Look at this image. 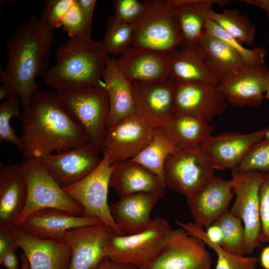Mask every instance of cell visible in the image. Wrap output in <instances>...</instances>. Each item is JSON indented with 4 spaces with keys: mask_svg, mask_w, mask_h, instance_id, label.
<instances>
[{
    "mask_svg": "<svg viewBox=\"0 0 269 269\" xmlns=\"http://www.w3.org/2000/svg\"><path fill=\"white\" fill-rule=\"evenodd\" d=\"M53 31L36 14L22 21L7 40V62L0 70V82L10 96H17L23 109L27 108L40 85L36 78L48 70Z\"/></svg>",
    "mask_w": 269,
    "mask_h": 269,
    "instance_id": "cell-1",
    "label": "cell"
},
{
    "mask_svg": "<svg viewBox=\"0 0 269 269\" xmlns=\"http://www.w3.org/2000/svg\"><path fill=\"white\" fill-rule=\"evenodd\" d=\"M20 151L25 158L59 152L90 142L63 107L56 93L37 91L22 111Z\"/></svg>",
    "mask_w": 269,
    "mask_h": 269,
    "instance_id": "cell-2",
    "label": "cell"
},
{
    "mask_svg": "<svg viewBox=\"0 0 269 269\" xmlns=\"http://www.w3.org/2000/svg\"><path fill=\"white\" fill-rule=\"evenodd\" d=\"M56 63L42 76L43 83L57 91L85 86H104L108 55L102 41L91 36L69 38L55 52Z\"/></svg>",
    "mask_w": 269,
    "mask_h": 269,
    "instance_id": "cell-3",
    "label": "cell"
},
{
    "mask_svg": "<svg viewBox=\"0 0 269 269\" xmlns=\"http://www.w3.org/2000/svg\"><path fill=\"white\" fill-rule=\"evenodd\" d=\"M56 93L71 118L83 128L90 142L101 150L109 111L104 86H85Z\"/></svg>",
    "mask_w": 269,
    "mask_h": 269,
    "instance_id": "cell-4",
    "label": "cell"
},
{
    "mask_svg": "<svg viewBox=\"0 0 269 269\" xmlns=\"http://www.w3.org/2000/svg\"><path fill=\"white\" fill-rule=\"evenodd\" d=\"M19 165L26 182L27 197L16 226L31 213L44 208H54L82 216V207L65 192L37 157L25 158Z\"/></svg>",
    "mask_w": 269,
    "mask_h": 269,
    "instance_id": "cell-5",
    "label": "cell"
},
{
    "mask_svg": "<svg viewBox=\"0 0 269 269\" xmlns=\"http://www.w3.org/2000/svg\"><path fill=\"white\" fill-rule=\"evenodd\" d=\"M147 11L134 25L131 46L169 54L183 45L170 0L145 1Z\"/></svg>",
    "mask_w": 269,
    "mask_h": 269,
    "instance_id": "cell-6",
    "label": "cell"
},
{
    "mask_svg": "<svg viewBox=\"0 0 269 269\" xmlns=\"http://www.w3.org/2000/svg\"><path fill=\"white\" fill-rule=\"evenodd\" d=\"M173 229L163 218L156 217L144 230L132 235L113 233L105 251V257L121 264L143 269L154 258Z\"/></svg>",
    "mask_w": 269,
    "mask_h": 269,
    "instance_id": "cell-7",
    "label": "cell"
},
{
    "mask_svg": "<svg viewBox=\"0 0 269 269\" xmlns=\"http://www.w3.org/2000/svg\"><path fill=\"white\" fill-rule=\"evenodd\" d=\"M231 176L230 181L235 200L229 211L243 222L245 253L248 255L262 243L259 188L264 174L255 170L241 171L234 168L231 170Z\"/></svg>",
    "mask_w": 269,
    "mask_h": 269,
    "instance_id": "cell-8",
    "label": "cell"
},
{
    "mask_svg": "<svg viewBox=\"0 0 269 269\" xmlns=\"http://www.w3.org/2000/svg\"><path fill=\"white\" fill-rule=\"evenodd\" d=\"M113 167L114 164H111L108 157L103 154L101 162L92 172L63 189L82 207V216L99 218L115 234L124 235L112 216L108 203V188Z\"/></svg>",
    "mask_w": 269,
    "mask_h": 269,
    "instance_id": "cell-9",
    "label": "cell"
},
{
    "mask_svg": "<svg viewBox=\"0 0 269 269\" xmlns=\"http://www.w3.org/2000/svg\"><path fill=\"white\" fill-rule=\"evenodd\" d=\"M214 170L199 147L181 149L165 161V185L187 198L215 176Z\"/></svg>",
    "mask_w": 269,
    "mask_h": 269,
    "instance_id": "cell-10",
    "label": "cell"
},
{
    "mask_svg": "<svg viewBox=\"0 0 269 269\" xmlns=\"http://www.w3.org/2000/svg\"><path fill=\"white\" fill-rule=\"evenodd\" d=\"M212 257L199 238L182 228L172 230L166 242L143 269H210Z\"/></svg>",
    "mask_w": 269,
    "mask_h": 269,
    "instance_id": "cell-11",
    "label": "cell"
},
{
    "mask_svg": "<svg viewBox=\"0 0 269 269\" xmlns=\"http://www.w3.org/2000/svg\"><path fill=\"white\" fill-rule=\"evenodd\" d=\"M153 128L137 112L107 129L101 150L111 164L132 159L148 144Z\"/></svg>",
    "mask_w": 269,
    "mask_h": 269,
    "instance_id": "cell-12",
    "label": "cell"
},
{
    "mask_svg": "<svg viewBox=\"0 0 269 269\" xmlns=\"http://www.w3.org/2000/svg\"><path fill=\"white\" fill-rule=\"evenodd\" d=\"M268 137L269 126L249 134L226 132L210 136L199 148L214 169L232 170L256 144Z\"/></svg>",
    "mask_w": 269,
    "mask_h": 269,
    "instance_id": "cell-13",
    "label": "cell"
},
{
    "mask_svg": "<svg viewBox=\"0 0 269 269\" xmlns=\"http://www.w3.org/2000/svg\"><path fill=\"white\" fill-rule=\"evenodd\" d=\"M100 149L91 142L69 150L43 154L37 157L62 187L81 180L100 164Z\"/></svg>",
    "mask_w": 269,
    "mask_h": 269,
    "instance_id": "cell-14",
    "label": "cell"
},
{
    "mask_svg": "<svg viewBox=\"0 0 269 269\" xmlns=\"http://www.w3.org/2000/svg\"><path fill=\"white\" fill-rule=\"evenodd\" d=\"M269 71L265 65L244 64L224 77L217 88L234 107H257L265 98Z\"/></svg>",
    "mask_w": 269,
    "mask_h": 269,
    "instance_id": "cell-15",
    "label": "cell"
},
{
    "mask_svg": "<svg viewBox=\"0 0 269 269\" xmlns=\"http://www.w3.org/2000/svg\"><path fill=\"white\" fill-rule=\"evenodd\" d=\"M132 85L136 112L153 129L163 128L173 114L175 83L167 79Z\"/></svg>",
    "mask_w": 269,
    "mask_h": 269,
    "instance_id": "cell-16",
    "label": "cell"
},
{
    "mask_svg": "<svg viewBox=\"0 0 269 269\" xmlns=\"http://www.w3.org/2000/svg\"><path fill=\"white\" fill-rule=\"evenodd\" d=\"M175 85L173 114L194 116L208 123L227 108L217 86L193 83Z\"/></svg>",
    "mask_w": 269,
    "mask_h": 269,
    "instance_id": "cell-17",
    "label": "cell"
},
{
    "mask_svg": "<svg viewBox=\"0 0 269 269\" xmlns=\"http://www.w3.org/2000/svg\"><path fill=\"white\" fill-rule=\"evenodd\" d=\"M113 233L103 223L67 231L64 241L71 250L69 269H96L106 257V247Z\"/></svg>",
    "mask_w": 269,
    "mask_h": 269,
    "instance_id": "cell-18",
    "label": "cell"
},
{
    "mask_svg": "<svg viewBox=\"0 0 269 269\" xmlns=\"http://www.w3.org/2000/svg\"><path fill=\"white\" fill-rule=\"evenodd\" d=\"M102 223L97 218L74 215L54 208H44L31 213L14 228L38 239L64 242L67 231Z\"/></svg>",
    "mask_w": 269,
    "mask_h": 269,
    "instance_id": "cell-19",
    "label": "cell"
},
{
    "mask_svg": "<svg viewBox=\"0 0 269 269\" xmlns=\"http://www.w3.org/2000/svg\"><path fill=\"white\" fill-rule=\"evenodd\" d=\"M234 193L230 181L214 176L187 198L194 223L207 229L228 210Z\"/></svg>",
    "mask_w": 269,
    "mask_h": 269,
    "instance_id": "cell-20",
    "label": "cell"
},
{
    "mask_svg": "<svg viewBox=\"0 0 269 269\" xmlns=\"http://www.w3.org/2000/svg\"><path fill=\"white\" fill-rule=\"evenodd\" d=\"M120 70L131 82H153L168 79L167 54L131 46L117 59Z\"/></svg>",
    "mask_w": 269,
    "mask_h": 269,
    "instance_id": "cell-21",
    "label": "cell"
},
{
    "mask_svg": "<svg viewBox=\"0 0 269 269\" xmlns=\"http://www.w3.org/2000/svg\"><path fill=\"white\" fill-rule=\"evenodd\" d=\"M10 230L25 255L30 269H69L71 250L66 242L38 239L16 228Z\"/></svg>",
    "mask_w": 269,
    "mask_h": 269,
    "instance_id": "cell-22",
    "label": "cell"
},
{
    "mask_svg": "<svg viewBox=\"0 0 269 269\" xmlns=\"http://www.w3.org/2000/svg\"><path fill=\"white\" fill-rule=\"evenodd\" d=\"M156 193L140 192L120 197L109 206L110 213L124 235L144 230L152 219L150 214L162 197Z\"/></svg>",
    "mask_w": 269,
    "mask_h": 269,
    "instance_id": "cell-23",
    "label": "cell"
},
{
    "mask_svg": "<svg viewBox=\"0 0 269 269\" xmlns=\"http://www.w3.org/2000/svg\"><path fill=\"white\" fill-rule=\"evenodd\" d=\"M27 189L19 165H0V228L16 226L26 205Z\"/></svg>",
    "mask_w": 269,
    "mask_h": 269,
    "instance_id": "cell-24",
    "label": "cell"
},
{
    "mask_svg": "<svg viewBox=\"0 0 269 269\" xmlns=\"http://www.w3.org/2000/svg\"><path fill=\"white\" fill-rule=\"evenodd\" d=\"M103 79L109 100L107 129L136 111L132 82L118 67L116 58L107 56Z\"/></svg>",
    "mask_w": 269,
    "mask_h": 269,
    "instance_id": "cell-25",
    "label": "cell"
},
{
    "mask_svg": "<svg viewBox=\"0 0 269 269\" xmlns=\"http://www.w3.org/2000/svg\"><path fill=\"white\" fill-rule=\"evenodd\" d=\"M168 55V79L174 83H204L217 86L220 82L205 61L199 44L183 46Z\"/></svg>",
    "mask_w": 269,
    "mask_h": 269,
    "instance_id": "cell-26",
    "label": "cell"
},
{
    "mask_svg": "<svg viewBox=\"0 0 269 269\" xmlns=\"http://www.w3.org/2000/svg\"><path fill=\"white\" fill-rule=\"evenodd\" d=\"M110 187L120 197L140 192L156 193L163 196L166 187L155 174L130 159L114 164Z\"/></svg>",
    "mask_w": 269,
    "mask_h": 269,
    "instance_id": "cell-27",
    "label": "cell"
},
{
    "mask_svg": "<svg viewBox=\"0 0 269 269\" xmlns=\"http://www.w3.org/2000/svg\"><path fill=\"white\" fill-rule=\"evenodd\" d=\"M170 2L178 20L183 46H195L199 44L211 6L214 4L225 5L230 1L170 0Z\"/></svg>",
    "mask_w": 269,
    "mask_h": 269,
    "instance_id": "cell-28",
    "label": "cell"
},
{
    "mask_svg": "<svg viewBox=\"0 0 269 269\" xmlns=\"http://www.w3.org/2000/svg\"><path fill=\"white\" fill-rule=\"evenodd\" d=\"M162 129L181 150L199 147L211 135L214 127L196 117L173 114Z\"/></svg>",
    "mask_w": 269,
    "mask_h": 269,
    "instance_id": "cell-29",
    "label": "cell"
},
{
    "mask_svg": "<svg viewBox=\"0 0 269 269\" xmlns=\"http://www.w3.org/2000/svg\"><path fill=\"white\" fill-rule=\"evenodd\" d=\"M199 45L205 61L220 81L230 72L245 64L234 48L205 30Z\"/></svg>",
    "mask_w": 269,
    "mask_h": 269,
    "instance_id": "cell-30",
    "label": "cell"
},
{
    "mask_svg": "<svg viewBox=\"0 0 269 269\" xmlns=\"http://www.w3.org/2000/svg\"><path fill=\"white\" fill-rule=\"evenodd\" d=\"M180 149L169 138L162 128L153 129L151 139L145 147L135 157L134 161L155 174L165 187L163 168L168 155Z\"/></svg>",
    "mask_w": 269,
    "mask_h": 269,
    "instance_id": "cell-31",
    "label": "cell"
},
{
    "mask_svg": "<svg viewBox=\"0 0 269 269\" xmlns=\"http://www.w3.org/2000/svg\"><path fill=\"white\" fill-rule=\"evenodd\" d=\"M176 224L190 236L201 239L217 254L215 269H256L259 259L254 256L240 257L227 252L219 245L212 241L203 228L195 223H186L176 220Z\"/></svg>",
    "mask_w": 269,
    "mask_h": 269,
    "instance_id": "cell-32",
    "label": "cell"
},
{
    "mask_svg": "<svg viewBox=\"0 0 269 269\" xmlns=\"http://www.w3.org/2000/svg\"><path fill=\"white\" fill-rule=\"evenodd\" d=\"M208 17L242 44H253L256 32L255 27L239 10L228 9L218 13L211 9Z\"/></svg>",
    "mask_w": 269,
    "mask_h": 269,
    "instance_id": "cell-33",
    "label": "cell"
},
{
    "mask_svg": "<svg viewBox=\"0 0 269 269\" xmlns=\"http://www.w3.org/2000/svg\"><path fill=\"white\" fill-rule=\"evenodd\" d=\"M214 224L221 232L222 239L220 246L233 255L245 257V234L242 220L233 216L228 210Z\"/></svg>",
    "mask_w": 269,
    "mask_h": 269,
    "instance_id": "cell-34",
    "label": "cell"
},
{
    "mask_svg": "<svg viewBox=\"0 0 269 269\" xmlns=\"http://www.w3.org/2000/svg\"><path fill=\"white\" fill-rule=\"evenodd\" d=\"M106 32L101 41L108 55H121L131 46L134 25L123 23L114 15L105 22Z\"/></svg>",
    "mask_w": 269,
    "mask_h": 269,
    "instance_id": "cell-35",
    "label": "cell"
},
{
    "mask_svg": "<svg viewBox=\"0 0 269 269\" xmlns=\"http://www.w3.org/2000/svg\"><path fill=\"white\" fill-rule=\"evenodd\" d=\"M204 30L213 35L224 40L240 55L244 63L248 65H265V57L266 50L260 47L249 49L243 44L232 37L213 21L208 18L205 23Z\"/></svg>",
    "mask_w": 269,
    "mask_h": 269,
    "instance_id": "cell-36",
    "label": "cell"
},
{
    "mask_svg": "<svg viewBox=\"0 0 269 269\" xmlns=\"http://www.w3.org/2000/svg\"><path fill=\"white\" fill-rule=\"evenodd\" d=\"M20 100L17 96H10L0 105V142H11L21 148L20 137L18 136L10 126V120L16 117L22 120L20 109Z\"/></svg>",
    "mask_w": 269,
    "mask_h": 269,
    "instance_id": "cell-37",
    "label": "cell"
},
{
    "mask_svg": "<svg viewBox=\"0 0 269 269\" xmlns=\"http://www.w3.org/2000/svg\"><path fill=\"white\" fill-rule=\"evenodd\" d=\"M241 171L255 170L269 173V137L256 144L236 167Z\"/></svg>",
    "mask_w": 269,
    "mask_h": 269,
    "instance_id": "cell-38",
    "label": "cell"
},
{
    "mask_svg": "<svg viewBox=\"0 0 269 269\" xmlns=\"http://www.w3.org/2000/svg\"><path fill=\"white\" fill-rule=\"evenodd\" d=\"M115 17L126 24L135 25L144 16L147 11L145 2L137 0H112Z\"/></svg>",
    "mask_w": 269,
    "mask_h": 269,
    "instance_id": "cell-39",
    "label": "cell"
},
{
    "mask_svg": "<svg viewBox=\"0 0 269 269\" xmlns=\"http://www.w3.org/2000/svg\"><path fill=\"white\" fill-rule=\"evenodd\" d=\"M75 0H48L44 2L39 20L54 31L61 26V20Z\"/></svg>",
    "mask_w": 269,
    "mask_h": 269,
    "instance_id": "cell-40",
    "label": "cell"
},
{
    "mask_svg": "<svg viewBox=\"0 0 269 269\" xmlns=\"http://www.w3.org/2000/svg\"><path fill=\"white\" fill-rule=\"evenodd\" d=\"M61 26L69 38L91 36L86 32L84 17L77 0L63 17Z\"/></svg>",
    "mask_w": 269,
    "mask_h": 269,
    "instance_id": "cell-41",
    "label": "cell"
},
{
    "mask_svg": "<svg viewBox=\"0 0 269 269\" xmlns=\"http://www.w3.org/2000/svg\"><path fill=\"white\" fill-rule=\"evenodd\" d=\"M262 243H269V173L264 174L259 188Z\"/></svg>",
    "mask_w": 269,
    "mask_h": 269,
    "instance_id": "cell-42",
    "label": "cell"
},
{
    "mask_svg": "<svg viewBox=\"0 0 269 269\" xmlns=\"http://www.w3.org/2000/svg\"><path fill=\"white\" fill-rule=\"evenodd\" d=\"M18 248L10 229L0 228V258L9 252H15Z\"/></svg>",
    "mask_w": 269,
    "mask_h": 269,
    "instance_id": "cell-43",
    "label": "cell"
},
{
    "mask_svg": "<svg viewBox=\"0 0 269 269\" xmlns=\"http://www.w3.org/2000/svg\"><path fill=\"white\" fill-rule=\"evenodd\" d=\"M81 10L87 34L91 36L92 31V15L96 0H77Z\"/></svg>",
    "mask_w": 269,
    "mask_h": 269,
    "instance_id": "cell-44",
    "label": "cell"
},
{
    "mask_svg": "<svg viewBox=\"0 0 269 269\" xmlns=\"http://www.w3.org/2000/svg\"><path fill=\"white\" fill-rule=\"evenodd\" d=\"M0 264L6 269H18V260L15 252H9L0 258Z\"/></svg>",
    "mask_w": 269,
    "mask_h": 269,
    "instance_id": "cell-45",
    "label": "cell"
},
{
    "mask_svg": "<svg viewBox=\"0 0 269 269\" xmlns=\"http://www.w3.org/2000/svg\"><path fill=\"white\" fill-rule=\"evenodd\" d=\"M96 269H138L135 266L127 264H121L114 262L108 258L105 257L100 262Z\"/></svg>",
    "mask_w": 269,
    "mask_h": 269,
    "instance_id": "cell-46",
    "label": "cell"
},
{
    "mask_svg": "<svg viewBox=\"0 0 269 269\" xmlns=\"http://www.w3.org/2000/svg\"><path fill=\"white\" fill-rule=\"evenodd\" d=\"M206 229V233L209 238L213 242L218 245H220L222 242V234L219 227L216 224H213Z\"/></svg>",
    "mask_w": 269,
    "mask_h": 269,
    "instance_id": "cell-47",
    "label": "cell"
},
{
    "mask_svg": "<svg viewBox=\"0 0 269 269\" xmlns=\"http://www.w3.org/2000/svg\"><path fill=\"white\" fill-rule=\"evenodd\" d=\"M246 3L258 6L267 12V17L269 21V0H243Z\"/></svg>",
    "mask_w": 269,
    "mask_h": 269,
    "instance_id": "cell-48",
    "label": "cell"
},
{
    "mask_svg": "<svg viewBox=\"0 0 269 269\" xmlns=\"http://www.w3.org/2000/svg\"><path fill=\"white\" fill-rule=\"evenodd\" d=\"M260 262L264 269H269V246L263 249L260 255Z\"/></svg>",
    "mask_w": 269,
    "mask_h": 269,
    "instance_id": "cell-49",
    "label": "cell"
},
{
    "mask_svg": "<svg viewBox=\"0 0 269 269\" xmlns=\"http://www.w3.org/2000/svg\"><path fill=\"white\" fill-rule=\"evenodd\" d=\"M20 259L21 263L20 269H30L29 262L24 253L20 254Z\"/></svg>",
    "mask_w": 269,
    "mask_h": 269,
    "instance_id": "cell-50",
    "label": "cell"
},
{
    "mask_svg": "<svg viewBox=\"0 0 269 269\" xmlns=\"http://www.w3.org/2000/svg\"><path fill=\"white\" fill-rule=\"evenodd\" d=\"M8 96V91L6 88L3 85L0 86V100H3L4 99H7Z\"/></svg>",
    "mask_w": 269,
    "mask_h": 269,
    "instance_id": "cell-51",
    "label": "cell"
},
{
    "mask_svg": "<svg viewBox=\"0 0 269 269\" xmlns=\"http://www.w3.org/2000/svg\"><path fill=\"white\" fill-rule=\"evenodd\" d=\"M265 93V98L269 100V71L268 75L267 90Z\"/></svg>",
    "mask_w": 269,
    "mask_h": 269,
    "instance_id": "cell-52",
    "label": "cell"
}]
</instances>
